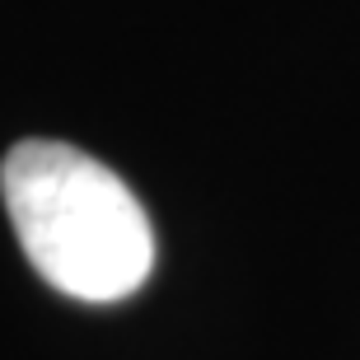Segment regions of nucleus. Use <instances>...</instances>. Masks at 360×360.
I'll return each instance as SVG.
<instances>
[{"mask_svg":"<svg viewBox=\"0 0 360 360\" xmlns=\"http://www.w3.org/2000/svg\"><path fill=\"white\" fill-rule=\"evenodd\" d=\"M0 197L33 271L70 300L117 304L155 271L146 206L66 141H19L0 164Z\"/></svg>","mask_w":360,"mask_h":360,"instance_id":"nucleus-1","label":"nucleus"}]
</instances>
